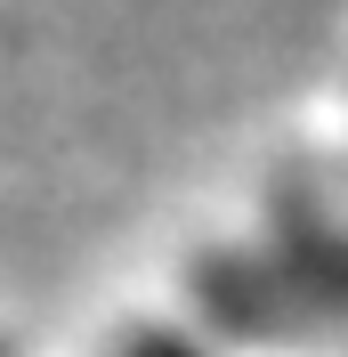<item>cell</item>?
<instances>
[{
	"label": "cell",
	"instance_id": "6da1fadb",
	"mask_svg": "<svg viewBox=\"0 0 348 357\" xmlns=\"http://www.w3.org/2000/svg\"><path fill=\"white\" fill-rule=\"evenodd\" d=\"M122 357H211V349L187 341V333H130V341H122Z\"/></svg>",
	"mask_w": 348,
	"mask_h": 357
}]
</instances>
